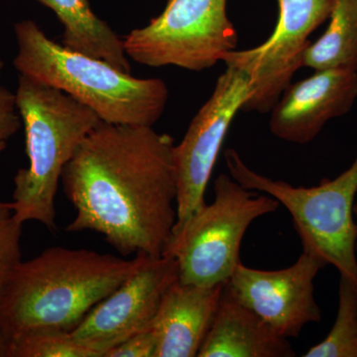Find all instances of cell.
I'll use <instances>...</instances> for the list:
<instances>
[{"label": "cell", "mask_w": 357, "mask_h": 357, "mask_svg": "<svg viewBox=\"0 0 357 357\" xmlns=\"http://www.w3.org/2000/svg\"><path fill=\"white\" fill-rule=\"evenodd\" d=\"M175 145L153 126L100 122L61 177L76 210L67 231L98 232L124 257L163 255L178 217Z\"/></svg>", "instance_id": "obj_1"}, {"label": "cell", "mask_w": 357, "mask_h": 357, "mask_svg": "<svg viewBox=\"0 0 357 357\" xmlns=\"http://www.w3.org/2000/svg\"><path fill=\"white\" fill-rule=\"evenodd\" d=\"M143 255L126 259L89 249H45L16 268L0 302V326L9 340L28 331L73 332L137 269Z\"/></svg>", "instance_id": "obj_2"}, {"label": "cell", "mask_w": 357, "mask_h": 357, "mask_svg": "<svg viewBox=\"0 0 357 357\" xmlns=\"http://www.w3.org/2000/svg\"><path fill=\"white\" fill-rule=\"evenodd\" d=\"M20 75L64 91L107 123L153 126L161 119L169 89L161 79L131 76L100 59L70 50L47 36L35 21L14 25Z\"/></svg>", "instance_id": "obj_3"}, {"label": "cell", "mask_w": 357, "mask_h": 357, "mask_svg": "<svg viewBox=\"0 0 357 357\" xmlns=\"http://www.w3.org/2000/svg\"><path fill=\"white\" fill-rule=\"evenodd\" d=\"M15 96L29 165L14 176V215L21 223L37 222L55 231L56 196L63 171L102 121L64 91L23 75Z\"/></svg>", "instance_id": "obj_4"}, {"label": "cell", "mask_w": 357, "mask_h": 357, "mask_svg": "<svg viewBox=\"0 0 357 357\" xmlns=\"http://www.w3.org/2000/svg\"><path fill=\"white\" fill-rule=\"evenodd\" d=\"M229 176L245 189L264 192L292 217L303 249L314 251L357 287V232L354 206L357 194V154L349 169L314 187H295L249 168L236 149L225 151Z\"/></svg>", "instance_id": "obj_5"}, {"label": "cell", "mask_w": 357, "mask_h": 357, "mask_svg": "<svg viewBox=\"0 0 357 357\" xmlns=\"http://www.w3.org/2000/svg\"><path fill=\"white\" fill-rule=\"evenodd\" d=\"M215 199L173 232L163 255L178 262V281L211 287L229 281L241 263V246L251 223L280 203L245 189L227 174L215 178Z\"/></svg>", "instance_id": "obj_6"}, {"label": "cell", "mask_w": 357, "mask_h": 357, "mask_svg": "<svg viewBox=\"0 0 357 357\" xmlns=\"http://www.w3.org/2000/svg\"><path fill=\"white\" fill-rule=\"evenodd\" d=\"M227 0H167L147 25L123 39L129 59L150 68L201 72L236 50L238 33L227 13Z\"/></svg>", "instance_id": "obj_7"}, {"label": "cell", "mask_w": 357, "mask_h": 357, "mask_svg": "<svg viewBox=\"0 0 357 357\" xmlns=\"http://www.w3.org/2000/svg\"><path fill=\"white\" fill-rule=\"evenodd\" d=\"M335 0H278V20L266 41L255 48L225 54L222 62L245 70L251 93L241 112L269 114L292 83L310 36L330 18Z\"/></svg>", "instance_id": "obj_8"}, {"label": "cell", "mask_w": 357, "mask_h": 357, "mask_svg": "<svg viewBox=\"0 0 357 357\" xmlns=\"http://www.w3.org/2000/svg\"><path fill=\"white\" fill-rule=\"evenodd\" d=\"M250 93L251 81L248 73L227 66L210 98L192 119L184 138L175 145L178 217L173 232L206 204L204 194L223 141Z\"/></svg>", "instance_id": "obj_9"}, {"label": "cell", "mask_w": 357, "mask_h": 357, "mask_svg": "<svg viewBox=\"0 0 357 357\" xmlns=\"http://www.w3.org/2000/svg\"><path fill=\"white\" fill-rule=\"evenodd\" d=\"M178 280L172 256L143 255L137 269L70 332L73 337L96 357H105L126 338L151 328L164 296Z\"/></svg>", "instance_id": "obj_10"}, {"label": "cell", "mask_w": 357, "mask_h": 357, "mask_svg": "<svg viewBox=\"0 0 357 357\" xmlns=\"http://www.w3.org/2000/svg\"><path fill=\"white\" fill-rule=\"evenodd\" d=\"M326 265L314 251L303 249L297 261L284 269H253L241 262L227 285L234 297L275 333L298 338L305 326L321 321L314 281Z\"/></svg>", "instance_id": "obj_11"}, {"label": "cell", "mask_w": 357, "mask_h": 357, "mask_svg": "<svg viewBox=\"0 0 357 357\" xmlns=\"http://www.w3.org/2000/svg\"><path fill=\"white\" fill-rule=\"evenodd\" d=\"M357 100V72L314 70L291 83L270 110V132L286 142L306 145L328 121L349 114Z\"/></svg>", "instance_id": "obj_12"}, {"label": "cell", "mask_w": 357, "mask_h": 357, "mask_svg": "<svg viewBox=\"0 0 357 357\" xmlns=\"http://www.w3.org/2000/svg\"><path fill=\"white\" fill-rule=\"evenodd\" d=\"M225 283L211 287L177 281L167 291L151 328L155 357L198 356L208 337Z\"/></svg>", "instance_id": "obj_13"}, {"label": "cell", "mask_w": 357, "mask_h": 357, "mask_svg": "<svg viewBox=\"0 0 357 357\" xmlns=\"http://www.w3.org/2000/svg\"><path fill=\"white\" fill-rule=\"evenodd\" d=\"M227 282L215 321L198 356H296L288 338L275 333L260 317L239 302Z\"/></svg>", "instance_id": "obj_14"}, {"label": "cell", "mask_w": 357, "mask_h": 357, "mask_svg": "<svg viewBox=\"0 0 357 357\" xmlns=\"http://www.w3.org/2000/svg\"><path fill=\"white\" fill-rule=\"evenodd\" d=\"M53 11L63 26L61 44L100 59L131 74L123 39L93 10L89 0H35Z\"/></svg>", "instance_id": "obj_15"}, {"label": "cell", "mask_w": 357, "mask_h": 357, "mask_svg": "<svg viewBox=\"0 0 357 357\" xmlns=\"http://www.w3.org/2000/svg\"><path fill=\"white\" fill-rule=\"evenodd\" d=\"M328 20L325 33L305 52L303 66L357 72V0H335Z\"/></svg>", "instance_id": "obj_16"}, {"label": "cell", "mask_w": 357, "mask_h": 357, "mask_svg": "<svg viewBox=\"0 0 357 357\" xmlns=\"http://www.w3.org/2000/svg\"><path fill=\"white\" fill-rule=\"evenodd\" d=\"M303 356L357 357V287L344 275H340L337 314L332 330Z\"/></svg>", "instance_id": "obj_17"}, {"label": "cell", "mask_w": 357, "mask_h": 357, "mask_svg": "<svg viewBox=\"0 0 357 357\" xmlns=\"http://www.w3.org/2000/svg\"><path fill=\"white\" fill-rule=\"evenodd\" d=\"M9 357H96L70 332L34 330L10 340Z\"/></svg>", "instance_id": "obj_18"}, {"label": "cell", "mask_w": 357, "mask_h": 357, "mask_svg": "<svg viewBox=\"0 0 357 357\" xmlns=\"http://www.w3.org/2000/svg\"><path fill=\"white\" fill-rule=\"evenodd\" d=\"M22 225L14 215L13 204L0 202V302L21 260Z\"/></svg>", "instance_id": "obj_19"}, {"label": "cell", "mask_w": 357, "mask_h": 357, "mask_svg": "<svg viewBox=\"0 0 357 357\" xmlns=\"http://www.w3.org/2000/svg\"><path fill=\"white\" fill-rule=\"evenodd\" d=\"M156 349V335L152 328H148L126 338L105 357H155Z\"/></svg>", "instance_id": "obj_20"}, {"label": "cell", "mask_w": 357, "mask_h": 357, "mask_svg": "<svg viewBox=\"0 0 357 357\" xmlns=\"http://www.w3.org/2000/svg\"><path fill=\"white\" fill-rule=\"evenodd\" d=\"M21 126L15 93L0 84V142H7L13 138Z\"/></svg>", "instance_id": "obj_21"}, {"label": "cell", "mask_w": 357, "mask_h": 357, "mask_svg": "<svg viewBox=\"0 0 357 357\" xmlns=\"http://www.w3.org/2000/svg\"><path fill=\"white\" fill-rule=\"evenodd\" d=\"M9 347H10V340L6 337L0 326V357H9Z\"/></svg>", "instance_id": "obj_22"}, {"label": "cell", "mask_w": 357, "mask_h": 357, "mask_svg": "<svg viewBox=\"0 0 357 357\" xmlns=\"http://www.w3.org/2000/svg\"><path fill=\"white\" fill-rule=\"evenodd\" d=\"M354 222H356V232H357V204H354Z\"/></svg>", "instance_id": "obj_23"}, {"label": "cell", "mask_w": 357, "mask_h": 357, "mask_svg": "<svg viewBox=\"0 0 357 357\" xmlns=\"http://www.w3.org/2000/svg\"><path fill=\"white\" fill-rule=\"evenodd\" d=\"M7 142H0V154L6 150Z\"/></svg>", "instance_id": "obj_24"}, {"label": "cell", "mask_w": 357, "mask_h": 357, "mask_svg": "<svg viewBox=\"0 0 357 357\" xmlns=\"http://www.w3.org/2000/svg\"><path fill=\"white\" fill-rule=\"evenodd\" d=\"M4 68V63L3 61L0 59V73H1V70H3Z\"/></svg>", "instance_id": "obj_25"}, {"label": "cell", "mask_w": 357, "mask_h": 357, "mask_svg": "<svg viewBox=\"0 0 357 357\" xmlns=\"http://www.w3.org/2000/svg\"><path fill=\"white\" fill-rule=\"evenodd\" d=\"M356 255H357V243H356Z\"/></svg>", "instance_id": "obj_26"}]
</instances>
